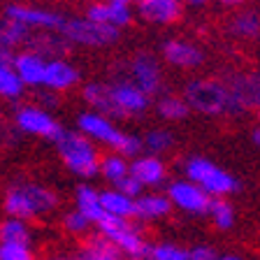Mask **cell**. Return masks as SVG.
Masks as SVG:
<instances>
[{
    "instance_id": "6da1fadb",
    "label": "cell",
    "mask_w": 260,
    "mask_h": 260,
    "mask_svg": "<svg viewBox=\"0 0 260 260\" xmlns=\"http://www.w3.org/2000/svg\"><path fill=\"white\" fill-rule=\"evenodd\" d=\"M58 193L49 188L47 184L30 181V179H19L3 193V214L7 218H19V221H35L40 216H49L58 207Z\"/></svg>"
},
{
    "instance_id": "7a4b0ae2",
    "label": "cell",
    "mask_w": 260,
    "mask_h": 260,
    "mask_svg": "<svg viewBox=\"0 0 260 260\" xmlns=\"http://www.w3.org/2000/svg\"><path fill=\"white\" fill-rule=\"evenodd\" d=\"M75 130H79L81 135L86 137V140H91L93 144L109 146V151L121 153L128 160H133L135 156L142 153V137L125 133L123 128L116 125V121L105 116V114L84 109V112L77 114Z\"/></svg>"
},
{
    "instance_id": "3957f363",
    "label": "cell",
    "mask_w": 260,
    "mask_h": 260,
    "mask_svg": "<svg viewBox=\"0 0 260 260\" xmlns=\"http://www.w3.org/2000/svg\"><path fill=\"white\" fill-rule=\"evenodd\" d=\"M54 149L58 153L60 162L65 165L68 172H72L79 179H93L100 174V149L91 140L81 135L75 128H65L60 125L58 135L54 137Z\"/></svg>"
},
{
    "instance_id": "277c9868",
    "label": "cell",
    "mask_w": 260,
    "mask_h": 260,
    "mask_svg": "<svg viewBox=\"0 0 260 260\" xmlns=\"http://www.w3.org/2000/svg\"><path fill=\"white\" fill-rule=\"evenodd\" d=\"M184 179L200 186L209 198H230L239 190L237 177L205 156H190L184 162Z\"/></svg>"
},
{
    "instance_id": "5b68a950",
    "label": "cell",
    "mask_w": 260,
    "mask_h": 260,
    "mask_svg": "<svg viewBox=\"0 0 260 260\" xmlns=\"http://www.w3.org/2000/svg\"><path fill=\"white\" fill-rule=\"evenodd\" d=\"M95 233L109 239L123 260H146L151 242L146 239V235L142 233V228L137 223L103 216V221L95 225Z\"/></svg>"
},
{
    "instance_id": "8992f818",
    "label": "cell",
    "mask_w": 260,
    "mask_h": 260,
    "mask_svg": "<svg viewBox=\"0 0 260 260\" xmlns=\"http://www.w3.org/2000/svg\"><path fill=\"white\" fill-rule=\"evenodd\" d=\"M190 112L202 116H221L228 114V88L218 79H190L184 86V95Z\"/></svg>"
},
{
    "instance_id": "52a82bcc",
    "label": "cell",
    "mask_w": 260,
    "mask_h": 260,
    "mask_svg": "<svg viewBox=\"0 0 260 260\" xmlns=\"http://www.w3.org/2000/svg\"><path fill=\"white\" fill-rule=\"evenodd\" d=\"M60 35L68 40L70 47H109L119 40V30L112 26H103V23H93L86 16H65L63 26H60Z\"/></svg>"
},
{
    "instance_id": "ba28073f",
    "label": "cell",
    "mask_w": 260,
    "mask_h": 260,
    "mask_svg": "<svg viewBox=\"0 0 260 260\" xmlns=\"http://www.w3.org/2000/svg\"><path fill=\"white\" fill-rule=\"evenodd\" d=\"M14 130L19 135L28 137H42V140H54L58 135L60 123L51 112L40 107L38 103H21L14 107Z\"/></svg>"
},
{
    "instance_id": "9c48e42d",
    "label": "cell",
    "mask_w": 260,
    "mask_h": 260,
    "mask_svg": "<svg viewBox=\"0 0 260 260\" xmlns=\"http://www.w3.org/2000/svg\"><path fill=\"white\" fill-rule=\"evenodd\" d=\"M223 84L228 88V114H244L246 109L260 112V72H237Z\"/></svg>"
},
{
    "instance_id": "30bf717a",
    "label": "cell",
    "mask_w": 260,
    "mask_h": 260,
    "mask_svg": "<svg viewBox=\"0 0 260 260\" xmlns=\"http://www.w3.org/2000/svg\"><path fill=\"white\" fill-rule=\"evenodd\" d=\"M109 100H112V119H135L151 105V98L128 79L109 81Z\"/></svg>"
},
{
    "instance_id": "8fae6325",
    "label": "cell",
    "mask_w": 260,
    "mask_h": 260,
    "mask_svg": "<svg viewBox=\"0 0 260 260\" xmlns=\"http://www.w3.org/2000/svg\"><path fill=\"white\" fill-rule=\"evenodd\" d=\"M5 19L10 21H16L21 26L30 28L32 32L42 30V32H58L60 26H63L65 16L56 10H47V7H32V5H23V3H10L5 5V12H3Z\"/></svg>"
},
{
    "instance_id": "7c38bea8",
    "label": "cell",
    "mask_w": 260,
    "mask_h": 260,
    "mask_svg": "<svg viewBox=\"0 0 260 260\" xmlns=\"http://www.w3.org/2000/svg\"><path fill=\"white\" fill-rule=\"evenodd\" d=\"M128 81H133L149 98L162 91V68L151 51H137L128 60Z\"/></svg>"
},
{
    "instance_id": "4fadbf2b",
    "label": "cell",
    "mask_w": 260,
    "mask_h": 260,
    "mask_svg": "<svg viewBox=\"0 0 260 260\" xmlns=\"http://www.w3.org/2000/svg\"><path fill=\"white\" fill-rule=\"evenodd\" d=\"M165 195H168L172 209H179L184 214H193V216H207V209H209L211 198L200 188L195 186L188 179H174L170 181L168 188H165Z\"/></svg>"
},
{
    "instance_id": "5bb4252c",
    "label": "cell",
    "mask_w": 260,
    "mask_h": 260,
    "mask_svg": "<svg viewBox=\"0 0 260 260\" xmlns=\"http://www.w3.org/2000/svg\"><path fill=\"white\" fill-rule=\"evenodd\" d=\"M160 56L162 60L172 68L179 70H195L205 63V54L200 47H195L188 40H179V38H170L160 44Z\"/></svg>"
},
{
    "instance_id": "9a60e30c",
    "label": "cell",
    "mask_w": 260,
    "mask_h": 260,
    "mask_svg": "<svg viewBox=\"0 0 260 260\" xmlns=\"http://www.w3.org/2000/svg\"><path fill=\"white\" fill-rule=\"evenodd\" d=\"M130 177L135 179L142 188H158L168 181V165L160 156L140 153L130 160Z\"/></svg>"
},
{
    "instance_id": "2e32d148",
    "label": "cell",
    "mask_w": 260,
    "mask_h": 260,
    "mask_svg": "<svg viewBox=\"0 0 260 260\" xmlns=\"http://www.w3.org/2000/svg\"><path fill=\"white\" fill-rule=\"evenodd\" d=\"M137 7V16L144 23L151 26H170L177 23L184 14V3L181 0H142Z\"/></svg>"
},
{
    "instance_id": "e0dca14e",
    "label": "cell",
    "mask_w": 260,
    "mask_h": 260,
    "mask_svg": "<svg viewBox=\"0 0 260 260\" xmlns=\"http://www.w3.org/2000/svg\"><path fill=\"white\" fill-rule=\"evenodd\" d=\"M81 79V72L77 65H72L70 60L65 58H51L47 60L44 68V79H42V88L54 93H65L75 88Z\"/></svg>"
},
{
    "instance_id": "ac0fdd59",
    "label": "cell",
    "mask_w": 260,
    "mask_h": 260,
    "mask_svg": "<svg viewBox=\"0 0 260 260\" xmlns=\"http://www.w3.org/2000/svg\"><path fill=\"white\" fill-rule=\"evenodd\" d=\"M12 68L19 75V79L26 84V88H42L47 58L35 54L32 49H19L12 58Z\"/></svg>"
},
{
    "instance_id": "d6986e66",
    "label": "cell",
    "mask_w": 260,
    "mask_h": 260,
    "mask_svg": "<svg viewBox=\"0 0 260 260\" xmlns=\"http://www.w3.org/2000/svg\"><path fill=\"white\" fill-rule=\"evenodd\" d=\"M32 30L10 19H0V63H12L19 49H26Z\"/></svg>"
},
{
    "instance_id": "ffe728a7",
    "label": "cell",
    "mask_w": 260,
    "mask_h": 260,
    "mask_svg": "<svg viewBox=\"0 0 260 260\" xmlns=\"http://www.w3.org/2000/svg\"><path fill=\"white\" fill-rule=\"evenodd\" d=\"M49 260H123V258H121V253L116 251V246L109 239H105L103 235L95 233L86 239V244H84V249L79 253H75V255L56 253Z\"/></svg>"
},
{
    "instance_id": "44dd1931",
    "label": "cell",
    "mask_w": 260,
    "mask_h": 260,
    "mask_svg": "<svg viewBox=\"0 0 260 260\" xmlns=\"http://www.w3.org/2000/svg\"><path fill=\"white\" fill-rule=\"evenodd\" d=\"M172 205H170L168 195L158 193V190H149V193H142L135 200V221L142 223H156L160 218L170 216Z\"/></svg>"
},
{
    "instance_id": "7402d4cb",
    "label": "cell",
    "mask_w": 260,
    "mask_h": 260,
    "mask_svg": "<svg viewBox=\"0 0 260 260\" xmlns=\"http://www.w3.org/2000/svg\"><path fill=\"white\" fill-rule=\"evenodd\" d=\"M26 49H32L35 54H40L42 58L51 60V58H63V54L70 51V44L68 40L60 35V32H32L30 40H28Z\"/></svg>"
},
{
    "instance_id": "603a6c76",
    "label": "cell",
    "mask_w": 260,
    "mask_h": 260,
    "mask_svg": "<svg viewBox=\"0 0 260 260\" xmlns=\"http://www.w3.org/2000/svg\"><path fill=\"white\" fill-rule=\"evenodd\" d=\"M72 198H75V209L79 211L84 218H88V221L93 223V228L103 221L105 211H103V205H100V190H98L95 186L79 184L75 188Z\"/></svg>"
},
{
    "instance_id": "cb8c5ba5",
    "label": "cell",
    "mask_w": 260,
    "mask_h": 260,
    "mask_svg": "<svg viewBox=\"0 0 260 260\" xmlns=\"http://www.w3.org/2000/svg\"><path fill=\"white\" fill-rule=\"evenodd\" d=\"M100 205H103L105 216L123 218V221H135V200L123 195L116 188L100 190Z\"/></svg>"
},
{
    "instance_id": "d4e9b609",
    "label": "cell",
    "mask_w": 260,
    "mask_h": 260,
    "mask_svg": "<svg viewBox=\"0 0 260 260\" xmlns=\"http://www.w3.org/2000/svg\"><path fill=\"white\" fill-rule=\"evenodd\" d=\"M81 100L91 112L105 114L112 119V100H109V84L105 81H86L81 86Z\"/></svg>"
},
{
    "instance_id": "484cf974",
    "label": "cell",
    "mask_w": 260,
    "mask_h": 260,
    "mask_svg": "<svg viewBox=\"0 0 260 260\" xmlns=\"http://www.w3.org/2000/svg\"><path fill=\"white\" fill-rule=\"evenodd\" d=\"M228 30L230 35L237 40H244V42H249V40H258L260 38V14L255 10H242L230 19L228 23Z\"/></svg>"
},
{
    "instance_id": "4316f807",
    "label": "cell",
    "mask_w": 260,
    "mask_h": 260,
    "mask_svg": "<svg viewBox=\"0 0 260 260\" xmlns=\"http://www.w3.org/2000/svg\"><path fill=\"white\" fill-rule=\"evenodd\" d=\"M156 114L162 121H170V123H177V121H184L190 114L188 105L181 95L177 93H160L156 100Z\"/></svg>"
},
{
    "instance_id": "83f0119b",
    "label": "cell",
    "mask_w": 260,
    "mask_h": 260,
    "mask_svg": "<svg viewBox=\"0 0 260 260\" xmlns=\"http://www.w3.org/2000/svg\"><path fill=\"white\" fill-rule=\"evenodd\" d=\"M207 216H209V221L214 223V228H216V230L228 233V230H233V228H235L237 211H235L233 202L228 200V198H211L209 209H207Z\"/></svg>"
},
{
    "instance_id": "f1b7e54d",
    "label": "cell",
    "mask_w": 260,
    "mask_h": 260,
    "mask_svg": "<svg viewBox=\"0 0 260 260\" xmlns=\"http://www.w3.org/2000/svg\"><path fill=\"white\" fill-rule=\"evenodd\" d=\"M128 174H130V160L125 156L109 151L100 158V177H103L107 184H112V188L119 184V181H123Z\"/></svg>"
},
{
    "instance_id": "f546056e",
    "label": "cell",
    "mask_w": 260,
    "mask_h": 260,
    "mask_svg": "<svg viewBox=\"0 0 260 260\" xmlns=\"http://www.w3.org/2000/svg\"><path fill=\"white\" fill-rule=\"evenodd\" d=\"M26 84L19 79V75L14 72L12 63H0V98L3 100H10L16 103L26 95Z\"/></svg>"
},
{
    "instance_id": "4dcf8cb0",
    "label": "cell",
    "mask_w": 260,
    "mask_h": 260,
    "mask_svg": "<svg viewBox=\"0 0 260 260\" xmlns=\"http://www.w3.org/2000/svg\"><path fill=\"white\" fill-rule=\"evenodd\" d=\"M0 242H5V244H28V246H32L30 223L5 216L3 221H0Z\"/></svg>"
},
{
    "instance_id": "1f68e13d",
    "label": "cell",
    "mask_w": 260,
    "mask_h": 260,
    "mask_svg": "<svg viewBox=\"0 0 260 260\" xmlns=\"http://www.w3.org/2000/svg\"><path fill=\"white\" fill-rule=\"evenodd\" d=\"M174 146V135L168 128H149L142 137V149L151 156H162Z\"/></svg>"
},
{
    "instance_id": "d6a6232c",
    "label": "cell",
    "mask_w": 260,
    "mask_h": 260,
    "mask_svg": "<svg viewBox=\"0 0 260 260\" xmlns=\"http://www.w3.org/2000/svg\"><path fill=\"white\" fill-rule=\"evenodd\" d=\"M60 225H63V230L70 235V237H77V239L91 237V230H93V223L88 221V218L81 216L75 207H72L70 211H65V214H63V218H60Z\"/></svg>"
},
{
    "instance_id": "836d02e7",
    "label": "cell",
    "mask_w": 260,
    "mask_h": 260,
    "mask_svg": "<svg viewBox=\"0 0 260 260\" xmlns=\"http://www.w3.org/2000/svg\"><path fill=\"white\" fill-rule=\"evenodd\" d=\"M146 260H188V249L174 242H156L149 246Z\"/></svg>"
},
{
    "instance_id": "e575fe53",
    "label": "cell",
    "mask_w": 260,
    "mask_h": 260,
    "mask_svg": "<svg viewBox=\"0 0 260 260\" xmlns=\"http://www.w3.org/2000/svg\"><path fill=\"white\" fill-rule=\"evenodd\" d=\"M133 21V7L125 5V3H114V0H107V23L116 30L130 26Z\"/></svg>"
},
{
    "instance_id": "d590c367",
    "label": "cell",
    "mask_w": 260,
    "mask_h": 260,
    "mask_svg": "<svg viewBox=\"0 0 260 260\" xmlns=\"http://www.w3.org/2000/svg\"><path fill=\"white\" fill-rule=\"evenodd\" d=\"M0 260H35V251L28 244L0 242Z\"/></svg>"
},
{
    "instance_id": "8d00e7d4",
    "label": "cell",
    "mask_w": 260,
    "mask_h": 260,
    "mask_svg": "<svg viewBox=\"0 0 260 260\" xmlns=\"http://www.w3.org/2000/svg\"><path fill=\"white\" fill-rule=\"evenodd\" d=\"M218 251L211 244H195L188 249V260H218Z\"/></svg>"
},
{
    "instance_id": "74e56055",
    "label": "cell",
    "mask_w": 260,
    "mask_h": 260,
    "mask_svg": "<svg viewBox=\"0 0 260 260\" xmlns=\"http://www.w3.org/2000/svg\"><path fill=\"white\" fill-rule=\"evenodd\" d=\"M114 188H116V190H121V193H123V195H128V198H133V200H137V198H140V195L144 193V188H142V186L137 184V181H135V179H133V177H130V174L123 179V181H119V184L114 186Z\"/></svg>"
},
{
    "instance_id": "f35d334b",
    "label": "cell",
    "mask_w": 260,
    "mask_h": 260,
    "mask_svg": "<svg viewBox=\"0 0 260 260\" xmlns=\"http://www.w3.org/2000/svg\"><path fill=\"white\" fill-rule=\"evenodd\" d=\"M38 105H40V107H44L47 112H51V109H54L56 105H58V93L47 91V88L38 91Z\"/></svg>"
},
{
    "instance_id": "ab89813d",
    "label": "cell",
    "mask_w": 260,
    "mask_h": 260,
    "mask_svg": "<svg viewBox=\"0 0 260 260\" xmlns=\"http://www.w3.org/2000/svg\"><path fill=\"white\" fill-rule=\"evenodd\" d=\"M249 137H251V144H253L255 149H260V123L251 128V135Z\"/></svg>"
},
{
    "instance_id": "60d3db41",
    "label": "cell",
    "mask_w": 260,
    "mask_h": 260,
    "mask_svg": "<svg viewBox=\"0 0 260 260\" xmlns=\"http://www.w3.org/2000/svg\"><path fill=\"white\" fill-rule=\"evenodd\" d=\"M223 7H242V5H246L249 0H218Z\"/></svg>"
},
{
    "instance_id": "b9f144b4",
    "label": "cell",
    "mask_w": 260,
    "mask_h": 260,
    "mask_svg": "<svg viewBox=\"0 0 260 260\" xmlns=\"http://www.w3.org/2000/svg\"><path fill=\"white\" fill-rule=\"evenodd\" d=\"M181 3L188 7H205V5H209L211 0H181Z\"/></svg>"
},
{
    "instance_id": "7bdbcfd3",
    "label": "cell",
    "mask_w": 260,
    "mask_h": 260,
    "mask_svg": "<svg viewBox=\"0 0 260 260\" xmlns=\"http://www.w3.org/2000/svg\"><path fill=\"white\" fill-rule=\"evenodd\" d=\"M218 260H244V258L237 253H223V255H218Z\"/></svg>"
},
{
    "instance_id": "ee69618b",
    "label": "cell",
    "mask_w": 260,
    "mask_h": 260,
    "mask_svg": "<svg viewBox=\"0 0 260 260\" xmlns=\"http://www.w3.org/2000/svg\"><path fill=\"white\" fill-rule=\"evenodd\" d=\"M114 3H125V5H130V7H133V5H140L142 0H114Z\"/></svg>"
},
{
    "instance_id": "f6af8a7d",
    "label": "cell",
    "mask_w": 260,
    "mask_h": 260,
    "mask_svg": "<svg viewBox=\"0 0 260 260\" xmlns=\"http://www.w3.org/2000/svg\"><path fill=\"white\" fill-rule=\"evenodd\" d=\"M258 123H260V114H258Z\"/></svg>"
},
{
    "instance_id": "bcb514c9",
    "label": "cell",
    "mask_w": 260,
    "mask_h": 260,
    "mask_svg": "<svg viewBox=\"0 0 260 260\" xmlns=\"http://www.w3.org/2000/svg\"><path fill=\"white\" fill-rule=\"evenodd\" d=\"M0 121H3V116H0Z\"/></svg>"
}]
</instances>
